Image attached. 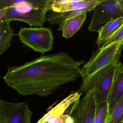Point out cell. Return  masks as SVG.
<instances>
[{"instance_id": "cell-1", "label": "cell", "mask_w": 123, "mask_h": 123, "mask_svg": "<svg viewBox=\"0 0 123 123\" xmlns=\"http://www.w3.org/2000/svg\"><path fill=\"white\" fill-rule=\"evenodd\" d=\"M84 63L65 52L43 55L23 65L9 68L3 79L22 95L47 97L81 77L80 66Z\"/></svg>"}, {"instance_id": "cell-2", "label": "cell", "mask_w": 123, "mask_h": 123, "mask_svg": "<svg viewBox=\"0 0 123 123\" xmlns=\"http://www.w3.org/2000/svg\"><path fill=\"white\" fill-rule=\"evenodd\" d=\"M51 0H0V9H6L1 21H22L31 27H43L47 20Z\"/></svg>"}, {"instance_id": "cell-3", "label": "cell", "mask_w": 123, "mask_h": 123, "mask_svg": "<svg viewBox=\"0 0 123 123\" xmlns=\"http://www.w3.org/2000/svg\"><path fill=\"white\" fill-rule=\"evenodd\" d=\"M121 64L119 60L97 71L82 82L78 91L82 94L93 91L96 105L108 101L118 69Z\"/></svg>"}, {"instance_id": "cell-4", "label": "cell", "mask_w": 123, "mask_h": 123, "mask_svg": "<svg viewBox=\"0 0 123 123\" xmlns=\"http://www.w3.org/2000/svg\"><path fill=\"white\" fill-rule=\"evenodd\" d=\"M123 49V38L107 45L101 46L93 52L89 61L81 68L82 82L101 69L119 60Z\"/></svg>"}, {"instance_id": "cell-5", "label": "cell", "mask_w": 123, "mask_h": 123, "mask_svg": "<svg viewBox=\"0 0 123 123\" xmlns=\"http://www.w3.org/2000/svg\"><path fill=\"white\" fill-rule=\"evenodd\" d=\"M18 35L21 43L36 52L44 55L52 50L54 38L51 28L24 27Z\"/></svg>"}, {"instance_id": "cell-6", "label": "cell", "mask_w": 123, "mask_h": 123, "mask_svg": "<svg viewBox=\"0 0 123 123\" xmlns=\"http://www.w3.org/2000/svg\"><path fill=\"white\" fill-rule=\"evenodd\" d=\"M123 16V0H103L93 10L90 31H98L112 20Z\"/></svg>"}, {"instance_id": "cell-7", "label": "cell", "mask_w": 123, "mask_h": 123, "mask_svg": "<svg viewBox=\"0 0 123 123\" xmlns=\"http://www.w3.org/2000/svg\"><path fill=\"white\" fill-rule=\"evenodd\" d=\"M32 115L26 101L13 103L0 100V123H31Z\"/></svg>"}, {"instance_id": "cell-8", "label": "cell", "mask_w": 123, "mask_h": 123, "mask_svg": "<svg viewBox=\"0 0 123 123\" xmlns=\"http://www.w3.org/2000/svg\"><path fill=\"white\" fill-rule=\"evenodd\" d=\"M96 106L94 92L86 93L71 115L74 123H94Z\"/></svg>"}, {"instance_id": "cell-9", "label": "cell", "mask_w": 123, "mask_h": 123, "mask_svg": "<svg viewBox=\"0 0 123 123\" xmlns=\"http://www.w3.org/2000/svg\"><path fill=\"white\" fill-rule=\"evenodd\" d=\"M103 0H51L49 11L56 12H63L80 9L94 10Z\"/></svg>"}, {"instance_id": "cell-10", "label": "cell", "mask_w": 123, "mask_h": 123, "mask_svg": "<svg viewBox=\"0 0 123 123\" xmlns=\"http://www.w3.org/2000/svg\"><path fill=\"white\" fill-rule=\"evenodd\" d=\"M82 93L79 91L72 92L68 96L52 109L36 123H48L63 114L77 100H80Z\"/></svg>"}, {"instance_id": "cell-11", "label": "cell", "mask_w": 123, "mask_h": 123, "mask_svg": "<svg viewBox=\"0 0 123 123\" xmlns=\"http://www.w3.org/2000/svg\"><path fill=\"white\" fill-rule=\"evenodd\" d=\"M87 17L86 13L75 14L62 21L59 31H62V36L66 39L71 38L80 28Z\"/></svg>"}, {"instance_id": "cell-12", "label": "cell", "mask_w": 123, "mask_h": 123, "mask_svg": "<svg viewBox=\"0 0 123 123\" xmlns=\"http://www.w3.org/2000/svg\"><path fill=\"white\" fill-rule=\"evenodd\" d=\"M123 96V65L119 67L108 99L109 114Z\"/></svg>"}, {"instance_id": "cell-13", "label": "cell", "mask_w": 123, "mask_h": 123, "mask_svg": "<svg viewBox=\"0 0 123 123\" xmlns=\"http://www.w3.org/2000/svg\"><path fill=\"white\" fill-rule=\"evenodd\" d=\"M123 25V16L112 20L105 24L98 31L96 44L103 45Z\"/></svg>"}, {"instance_id": "cell-14", "label": "cell", "mask_w": 123, "mask_h": 123, "mask_svg": "<svg viewBox=\"0 0 123 123\" xmlns=\"http://www.w3.org/2000/svg\"><path fill=\"white\" fill-rule=\"evenodd\" d=\"M10 21L0 22V55L6 52L11 46L13 37L17 36L10 25Z\"/></svg>"}, {"instance_id": "cell-15", "label": "cell", "mask_w": 123, "mask_h": 123, "mask_svg": "<svg viewBox=\"0 0 123 123\" xmlns=\"http://www.w3.org/2000/svg\"><path fill=\"white\" fill-rule=\"evenodd\" d=\"M93 10L90 8L80 9L63 12H56L52 11H49L47 15V21L53 25L59 24L62 21L75 14L81 13H86L91 12Z\"/></svg>"}, {"instance_id": "cell-16", "label": "cell", "mask_w": 123, "mask_h": 123, "mask_svg": "<svg viewBox=\"0 0 123 123\" xmlns=\"http://www.w3.org/2000/svg\"><path fill=\"white\" fill-rule=\"evenodd\" d=\"M110 118L108 101L96 105L94 123H108Z\"/></svg>"}, {"instance_id": "cell-17", "label": "cell", "mask_w": 123, "mask_h": 123, "mask_svg": "<svg viewBox=\"0 0 123 123\" xmlns=\"http://www.w3.org/2000/svg\"><path fill=\"white\" fill-rule=\"evenodd\" d=\"M123 120V96L113 110L108 123H121Z\"/></svg>"}, {"instance_id": "cell-18", "label": "cell", "mask_w": 123, "mask_h": 123, "mask_svg": "<svg viewBox=\"0 0 123 123\" xmlns=\"http://www.w3.org/2000/svg\"><path fill=\"white\" fill-rule=\"evenodd\" d=\"M123 38V25L103 45L117 41Z\"/></svg>"}, {"instance_id": "cell-19", "label": "cell", "mask_w": 123, "mask_h": 123, "mask_svg": "<svg viewBox=\"0 0 123 123\" xmlns=\"http://www.w3.org/2000/svg\"><path fill=\"white\" fill-rule=\"evenodd\" d=\"M7 10L5 8L0 9V21L2 20L6 15Z\"/></svg>"}, {"instance_id": "cell-20", "label": "cell", "mask_w": 123, "mask_h": 123, "mask_svg": "<svg viewBox=\"0 0 123 123\" xmlns=\"http://www.w3.org/2000/svg\"><path fill=\"white\" fill-rule=\"evenodd\" d=\"M121 123H123V121H122V122Z\"/></svg>"}, {"instance_id": "cell-21", "label": "cell", "mask_w": 123, "mask_h": 123, "mask_svg": "<svg viewBox=\"0 0 123 123\" xmlns=\"http://www.w3.org/2000/svg\"></svg>"}]
</instances>
